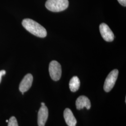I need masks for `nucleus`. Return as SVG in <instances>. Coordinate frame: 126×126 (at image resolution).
I'll list each match as a JSON object with an SVG mask.
<instances>
[{"instance_id": "f257e3e1", "label": "nucleus", "mask_w": 126, "mask_h": 126, "mask_svg": "<svg viewBox=\"0 0 126 126\" xmlns=\"http://www.w3.org/2000/svg\"><path fill=\"white\" fill-rule=\"evenodd\" d=\"M22 25L27 31L35 36L45 37L47 36V31L45 28L36 21L31 19H24Z\"/></svg>"}, {"instance_id": "f03ea898", "label": "nucleus", "mask_w": 126, "mask_h": 126, "mask_svg": "<svg viewBox=\"0 0 126 126\" xmlns=\"http://www.w3.org/2000/svg\"><path fill=\"white\" fill-rule=\"evenodd\" d=\"M69 6L68 0H47L46 8L50 11L58 12L66 9Z\"/></svg>"}, {"instance_id": "7ed1b4c3", "label": "nucleus", "mask_w": 126, "mask_h": 126, "mask_svg": "<svg viewBox=\"0 0 126 126\" xmlns=\"http://www.w3.org/2000/svg\"><path fill=\"white\" fill-rule=\"evenodd\" d=\"M49 71L50 76L52 80L54 81H58L61 77L62 69L59 63L55 61H52L49 64Z\"/></svg>"}, {"instance_id": "20e7f679", "label": "nucleus", "mask_w": 126, "mask_h": 126, "mask_svg": "<svg viewBox=\"0 0 126 126\" xmlns=\"http://www.w3.org/2000/svg\"><path fill=\"white\" fill-rule=\"evenodd\" d=\"M119 71L117 69H114L109 73L107 77L104 85V89L106 92H109L112 89L117 80Z\"/></svg>"}, {"instance_id": "39448f33", "label": "nucleus", "mask_w": 126, "mask_h": 126, "mask_svg": "<svg viewBox=\"0 0 126 126\" xmlns=\"http://www.w3.org/2000/svg\"><path fill=\"white\" fill-rule=\"evenodd\" d=\"M99 31L104 39L107 42H112L114 39V34L108 25L102 23L99 25Z\"/></svg>"}, {"instance_id": "423d86ee", "label": "nucleus", "mask_w": 126, "mask_h": 126, "mask_svg": "<svg viewBox=\"0 0 126 126\" xmlns=\"http://www.w3.org/2000/svg\"><path fill=\"white\" fill-rule=\"evenodd\" d=\"M33 78L31 74H27L23 78L20 84L19 90L21 93H25L31 87L33 82Z\"/></svg>"}, {"instance_id": "0eeeda50", "label": "nucleus", "mask_w": 126, "mask_h": 126, "mask_svg": "<svg viewBox=\"0 0 126 126\" xmlns=\"http://www.w3.org/2000/svg\"><path fill=\"white\" fill-rule=\"evenodd\" d=\"M49 115L48 109L46 106H42L38 113L37 122L38 126H45Z\"/></svg>"}, {"instance_id": "6e6552de", "label": "nucleus", "mask_w": 126, "mask_h": 126, "mask_svg": "<svg viewBox=\"0 0 126 126\" xmlns=\"http://www.w3.org/2000/svg\"><path fill=\"white\" fill-rule=\"evenodd\" d=\"M76 106L78 110H81L84 108L89 110L91 107V104L90 100L86 96L82 95L77 99Z\"/></svg>"}, {"instance_id": "1a4fd4ad", "label": "nucleus", "mask_w": 126, "mask_h": 126, "mask_svg": "<svg viewBox=\"0 0 126 126\" xmlns=\"http://www.w3.org/2000/svg\"><path fill=\"white\" fill-rule=\"evenodd\" d=\"M63 117L68 126H76L77 120L72 111L69 108H66L63 112Z\"/></svg>"}, {"instance_id": "9d476101", "label": "nucleus", "mask_w": 126, "mask_h": 126, "mask_svg": "<svg viewBox=\"0 0 126 126\" xmlns=\"http://www.w3.org/2000/svg\"><path fill=\"white\" fill-rule=\"evenodd\" d=\"M80 82L77 76L72 77L69 82V87L72 92H75L79 90L80 87Z\"/></svg>"}, {"instance_id": "9b49d317", "label": "nucleus", "mask_w": 126, "mask_h": 126, "mask_svg": "<svg viewBox=\"0 0 126 126\" xmlns=\"http://www.w3.org/2000/svg\"><path fill=\"white\" fill-rule=\"evenodd\" d=\"M8 126H18L17 121L16 117L13 116L9 119Z\"/></svg>"}, {"instance_id": "f8f14e48", "label": "nucleus", "mask_w": 126, "mask_h": 126, "mask_svg": "<svg viewBox=\"0 0 126 126\" xmlns=\"http://www.w3.org/2000/svg\"><path fill=\"white\" fill-rule=\"evenodd\" d=\"M118 1L119 2V3L122 5V6L126 7V0H118Z\"/></svg>"}, {"instance_id": "ddd939ff", "label": "nucleus", "mask_w": 126, "mask_h": 126, "mask_svg": "<svg viewBox=\"0 0 126 126\" xmlns=\"http://www.w3.org/2000/svg\"><path fill=\"white\" fill-rule=\"evenodd\" d=\"M6 71L5 70H1L0 71V83L1 80V78L2 76L5 75L6 74Z\"/></svg>"}, {"instance_id": "4468645a", "label": "nucleus", "mask_w": 126, "mask_h": 126, "mask_svg": "<svg viewBox=\"0 0 126 126\" xmlns=\"http://www.w3.org/2000/svg\"><path fill=\"white\" fill-rule=\"evenodd\" d=\"M45 103H44V102L41 103V106H45Z\"/></svg>"}, {"instance_id": "2eb2a0df", "label": "nucleus", "mask_w": 126, "mask_h": 126, "mask_svg": "<svg viewBox=\"0 0 126 126\" xmlns=\"http://www.w3.org/2000/svg\"><path fill=\"white\" fill-rule=\"evenodd\" d=\"M6 122H9V120H6Z\"/></svg>"}]
</instances>
